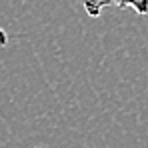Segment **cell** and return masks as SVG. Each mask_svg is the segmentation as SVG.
Returning <instances> with one entry per match:
<instances>
[{
	"instance_id": "cell-1",
	"label": "cell",
	"mask_w": 148,
	"mask_h": 148,
	"mask_svg": "<svg viewBox=\"0 0 148 148\" xmlns=\"http://www.w3.org/2000/svg\"><path fill=\"white\" fill-rule=\"evenodd\" d=\"M82 6L88 16L98 18L104 6H116V8H132L136 14L148 16V0H82Z\"/></svg>"
},
{
	"instance_id": "cell-2",
	"label": "cell",
	"mask_w": 148,
	"mask_h": 148,
	"mask_svg": "<svg viewBox=\"0 0 148 148\" xmlns=\"http://www.w3.org/2000/svg\"><path fill=\"white\" fill-rule=\"evenodd\" d=\"M8 44V34L4 32V28L0 26V46H6Z\"/></svg>"
}]
</instances>
